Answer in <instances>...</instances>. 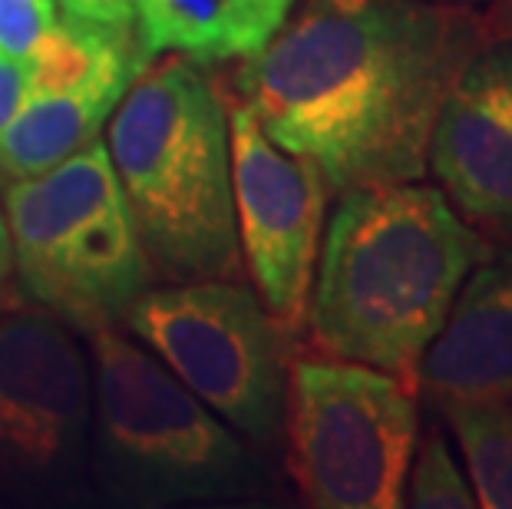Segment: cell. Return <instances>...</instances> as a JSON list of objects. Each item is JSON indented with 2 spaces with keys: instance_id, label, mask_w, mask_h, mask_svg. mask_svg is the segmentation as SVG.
I'll return each mask as SVG.
<instances>
[{
  "instance_id": "3957f363",
  "label": "cell",
  "mask_w": 512,
  "mask_h": 509,
  "mask_svg": "<svg viewBox=\"0 0 512 509\" xmlns=\"http://www.w3.org/2000/svg\"><path fill=\"white\" fill-rule=\"evenodd\" d=\"M106 153L156 272L238 278L228 96L205 63H146L106 123Z\"/></svg>"
},
{
  "instance_id": "d6986e66",
  "label": "cell",
  "mask_w": 512,
  "mask_h": 509,
  "mask_svg": "<svg viewBox=\"0 0 512 509\" xmlns=\"http://www.w3.org/2000/svg\"><path fill=\"white\" fill-rule=\"evenodd\" d=\"M10 278H14V255H10V235H7L4 209H0V308L14 305V295H10Z\"/></svg>"
},
{
  "instance_id": "30bf717a",
  "label": "cell",
  "mask_w": 512,
  "mask_h": 509,
  "mask_svg": "<svg viewBox=\"0 0 512 509\" xmlns=\"http://www.w3.org/2000/svg\"><path fill=\"white\" fill-rule=\"evenodd\" d=\"M427 169L493 245L512 242V37L489 34L446 90Z\"/></svg>"
},
{
  "instance_id": "9c48e42d",
  "label": "cell",
  "mask_w": 512,
  "mask_h": 509,
  "mask_svg": "<svg viewBox=\"0 0 512 509\" xmlns=\"http://www.w3.org/2000/svg\"><path fill=\"white\" fill-rule=\"evenodd\" d=\"M228 100L238 248L261 305L298 334L308 311L331 189L311 159L281 149L245 103L235 96Z\"/></svg>"
},
{
  "instance_id": "6da1fadb",
  "label": "cell",
  "mask_w": 512,
  "mask_h": 509,
  "mask_svg": "<svg viewBox=\"0 0 512 509\" xmlns=\"http://www.w3.org/2000/svg\"><path fill=\"white\" fill-rule=\"evenodd\" d=\"M486 37L483 10L456 0H304L238 60L232 96L334 196L417 182L443 96Z\"/></svg>"
},
{
  "instance_id": "5b68a950",
  "label": "cell",
  "mask_w": 512,
  "mask_h": 509,
  "mask_svg": "<svg viewBox=\"0 0 512 509\" xmlns=\"http://www.w3.org/2000/svg\"><path fill=\"white\" fill-rule=\"evenodd\" d=\"M0 209L24 295L73 331L119 324L152 285L156 268L103 139L40 176L10 179Z\"/></svg>"
},
{
  "instance_id": "ba28073f",
  "label": "cell",
  "mask_w": 512,
  "mask_h": 509,
  "mask_svg": "<svg viewBox=\"0 0 512 509\" xmlns=\"http://www.w3.org/2000/svg\"><path fill=\"white\" fill-rule=\"evenodd\" d=\"M93 371L47 308H0V496L76 500L90 483Z\"/></svg>"
},
{
  "instance_id": "7a4b0ae2",
  "label": "cell",
  "mask_w": 512,
  "mask_h": 509,
  "mask_svg": "<svg viewBox=\"0 0 512 509\" xmlns=\"http://www.w3.org/2000/svg\"><path fill=\"white\" fill-rule=\"evenodd\" d=\"M493 248L440 186L341 192L304 311L314 351L377 367L420 394L423 354Z\"/></svg>"
},
{
  "instance_id": "e0dca14e",
  "label": "cell",
  "mask_w": 512,
  "mask_h": 509,
  "mask_svg": "<svg viewBox=\"0 0 512 509\" xmlns=\"http://www.w3.org/2000/svg\"><path fill=\"white\" fill-rule=\"evenodd\" d=\"M30 100V60L0 53V133Z\"/></svg>"
},
{
  "instance_id": "277c9868",
  "label": "cell",
  "mask_w": 512,
  "mask_h": 509,
  "mask_svg": "<svg viewBox=\"0 0 512 509\" xmlns=\"http://www.w3.org/2000/svg\"><path fill=\"white\" fill-rule=\"evenodd\" d=\"M93 371L90 480L119 506L245 503L268 473L242 437L119 324L86 331Z\"/></svg>"
},
{
  "instance_id": "ac0fdd59",
  "label": "cell",
  "mask_w": 512,
  "mask_h": 509,
  "mask_svg": "<svg viewBox=\"0 0 512 509\" xmlns=\"http://www.w3.org/2000/svg\"><path fill=\"white\" fill-rule=\"evenodd\" d=\"M63 17L96 20V24L133 27V0H53Z\"/></svg>"
},
{
  "instance_id": "44dd1931",
  "label": "cell",
  "mask_w": 512,
  "mask_h": 509,
  "mask_svg": "<svg viewBox=\"0 0 512 509\" xmlns=\"http://www.w3.org/2000/svg\"><path fill=\"white\" fill-rule=\"evenodd\" d=\"M456 4H466V7H476V10H483L489 4H496V0H456Z\"/></svg>"
},
{
  "instance_id": "9a60e30c",
  "label": "cell",
  "mask_w": 512,
  "mask_h": 509,
  "mask_svg": "<svg viewBox=\"0 0 512 509\" xmlns=\"http://www.w3.org/2000/svg\"><path fill=\"white\" fill-rule=\"evenodd\" d=\"M417 460H410V490L403 493V506L413 509H473L476 493L456 467L453 450L446 443L443 427L433 424L423 443L417 440Z\"/></svg>"
},
{
  "instance_id": "ffe728a7",
  "label": "cell",
  "mask_w": 512,
  "mask_h": 509,
  "mask_svg": "<svg viewBox=\"0 0 512 509\" xmlns=\"http://www.w3.org/2000/svg\"><path fill=\"white\" fill-rule=\"evenodd\" d=\"M483 20L493 37H512V0H496L483 7Z\"/></svg>"
},
{
  "instance_id": "8fae6325",
  "label": "cell",
  "mask_w": 512,
  "mask_h": 509,
  "mask_svg": "<svg viewBox=\"0 0 512 509\" xmlns=\"http://www.w3.org/2000/svg\"><path fill=\"white\" fill-rule=\"evenodd\" d=\"M430 400H509L512 404V242L496 245L463 281L437 341L420 361Z\"/></svg>"
},
{
  "instance_id": "8992f818",
  "label": "cell",
  "mask_w": 512,
  "mask_h": 509,
  "mask_svg": "<svg viewBox=\"0 0 512 509\" xmlns=\"http://www.w3.org/2000/svg\"><path fill=\"white\" fill-rule=\"evenodd\" d=\"M119 324L235 433L271 443L285 430L294 331L238 278L146 288Z\"/></svg>"
},
{
  "instance_id": "5bb4252c",
  "label": "cell",
  "mask_w": 512,
  "mask_h": 509,
  "mask_svg": "<svg viewBox=\"0 0 512 509\" xmlns=\"http://www.w3.org/2000/svg\"><path fill=\"white\" fill-rule=\"evenodd\" d=\"M463 450L476 506L512 509V404L509 400H433Z\"/></svg>"
},
{
  "instance_id": "52a82bcc",
  "label": "cell",
  "mask_w": 512,
  "mask_h": 509,
  "mask_svg": "<svg viewBox=\"0 0 512 509\" xmlns=\"http://www.w3.org/2000/svg\"><path fill=\"white\" fill-rule=\"evenodd\" d=\"M288 473L314 509H397L420 437L417 391L377 367L304 354L288 374Z\"/></svg>"
},
{
  "instance_id": "4fadbf2b",
  "label": "cell",
  "mask_w": 512,
  "mask_h": 509,
  "mask_svg": "<svg viewBox=\"0 0 512 509\" xmlns=\"http://www.w3.org/2000/svg\"><path fill=\"white\" fill-rule=\"evenodd\" d=\"M136 77L139 73H103L70 90L30 96L0 133V179L40 176L96 143Z\"/></svg>"
},
{
  "instance_id": "2e32d148",
  "label": "cell",
  "mask_w": 512,
  "mask_h": 509,
  "mask_svg": "<svg viewBox=\"0 0 512 509\" xmlns=\"http://www.w3.org/2000/svg\"><path fill=\"white\" fill-rule=\"evenodd\" d=\"M53 24H57L53 0H0V53L30 60Z\"/></svg>"
},
{
  "instance_id": "7c38bea8",
  "label": "cell",
  "mask_w": 512,
  "mask_h": 509,
  "mask_svg": "<svg viewBox=\"0 0 512 509\" xmlns=\"http://www.w3.org/2000/svg\"><path fill=\"white\" fill-rule=\"evenodd\" d=\"M298 0H133V34L152 63L182 53L212 63L248 60L288 24Z\"/></svg>"
}]
</instances>
